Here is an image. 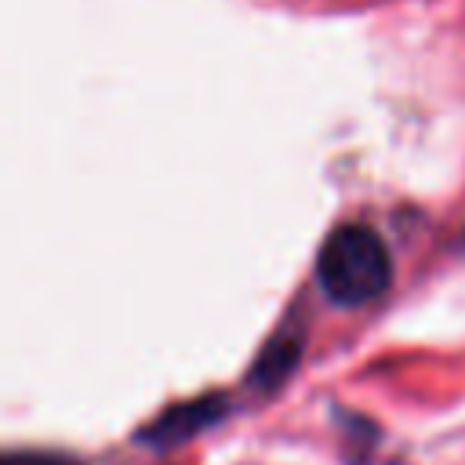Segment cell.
Masks as SVG:
<instances>
[{"instance_id": "obj_1", "label": "cell", "mask_w": 465, "mask_h": 465, "mask_svg": "<svg viewBox=\"0 0 465 465\" xmlns=\"http://www.w3.org/2000/svg\"><path fill=\"white\" fill-rule=\"evenodd\" d=\"M316 280L323 294L338 305H367L378 294H385L392 280V262L381 243V236L371 225L349 222L338 225L316 258Z\"/></svg>"}, {"instance_id": "obj_2", "label": "cell", "mask_w": 465, "mask_h": 465, "mask_svg": "<svg viewBox=\"0 0 465 465\" xmlns=\"http://www.w3.org/2000/svg\"><path fill=\"white\" fill-rule=\"evenodd\" d=\"M225 411V400L218 396H200V400H189V403H178L171 411H163L149 429H142V440L149 443H174V440H185L207 425H214Z\"/></svg>"}, {"instance_id": "obj_3", "label": "cell", "mask_w": 465, "mask_h": 465, "mask_svg": "<svg viewBox=\"0 0 465 465\" xmlns=\"http://www.w3.org/2000/svg\"><path fill=\"white\" fill-rule=\"evenodd\" d=\"M298 349H302L298 338H276V341L258 356V363H254V381H262L265 389L280 385V381L294 371V363H298Z\"/></svg>"}, {"instance_id": "obj_4", "label": "cell", "mask_w": 465, "mask_h": 465, "mask_svg": "<svg viewBox=\"0 0 465 465\" xmlns=\"http://www.w3.org/2000/svg\"><path fill=\"white\" fill-rule=\"evenodd\" d=\"M0 465H80V461L47 450H0Z\"/></svg>"}]
</instances>
